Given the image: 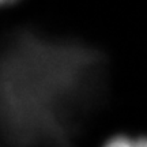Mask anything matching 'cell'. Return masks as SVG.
Listing matches in <instances>:
<instances>
[{
	"instance_id": "cell-3",
	"label": "cell",
	"mask_w": 147,
	"mask_h": 147,
	"mask_svg": "<svg viewBox=\"0 0 147 147\" xmlns=\"http://www.w3.org/2000/svg\"><path fill=\"white\" fill-rule=\"evenodd\" d=\"M19 0H0V10L5 8V7H10V5H14Z\"/></svg>"
},
{
	"instance_id": "cell-2",
	"label": "cell",
	"mask_w": 147,
	"mask_h": 147,
	"mask_svg": "<svg viewBox=\"0 0 147 147\" xmlns=\"http://www.w3.org/2000/svg\"><path fill=\"white\" fill-rule=\"evenodd\" d=\"M102 147H147L146 136H128V135H116L108 139Z\"/></svg>"
},
{
	"instance_id": "cell-1",
	"label": "cell",
	"mask_w": 147,
	"mask_h": 147,
	"mask_svg": "<svg viewBox=\"0 0 147 147\" xmlns=\"http://www.w3.org/2000/svg\"><path fill=\"white\" fill-rule=\"evenodd\" d=\"M106 57L21 29L0 41V147H79L106 95Z\"/></svg>"
}]
</instances>
